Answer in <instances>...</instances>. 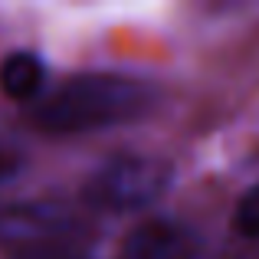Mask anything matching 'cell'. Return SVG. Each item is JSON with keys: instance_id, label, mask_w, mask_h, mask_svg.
I'll use <instances>...</instances> for the list:
<instances>
[{"instance_id": "6", "label": "cell", "mask_w": 259, "mask_h": 259, "mask_svg": "<svg viewBox=\"0 0 259 259\" xmlns=\"http://www.w3.org/2000/svg\"><path fill=\"white\" fill-rule=\"evenodd\" d=\"M233 227L240 236H249V240H259V184L246 190L236 203V213H233Z\"/></svg>"}, {"instance_id": "4", "label": "cell", "mask_w": 259, "mask_h": 259, "mask_svg": "<svg viewBox=\"0 0 259 259\" xmlns=\"http://www.w3.org/2000/svg\"><path fill=\"white\" fill-rule=\"evenodd\" d=\"M118 259H200V240L187 223L151 217L125 236Z\"/></svg>"}, {"instance_id": "3", "label": "cell", "mask_w": 259, "mask_h": 259, "mask_svg": "<svg viewBox=\"0 0 259 259\" xmlns=\"http://www.w3.org/2000/svg\"><path fill=\"white\" fill-rule=\"evenodd\" d=\"M4 240L10 259H89L76 223L56 210H23L7 217Z\"/></svg>"}, {"instance_id": "5", "label": "cell", "mask_w": 259, "mask_h": 259, "mask_svg": "<svg viewBox=\"0 0 259 259\" xmlns=\"http://www.w3.org/2000/svg\"><path fill=\"white\" fill-rule=\"evenodd\" d=\"M46 85V66L36 53L17 50L0 63V92L13 102H30Z\"/></svg>"}, {"instance_id": "7", "label": "cell", "mask_w": 259, "mask_h": 259, "mask_svg": "<svg viewBox=\"0 0 259 259\" xmlns=\"http://www.w3.org/2000/svg\"><path fill=\"white\" fill-rule=\"evenodd\" d=\"M17 167H20L17 154L7 151V148H0V184H4L7 177H13V171H17Z\"/></svg>"}, {"instance_id": "1", "label": "cell", "mask_w": 259, "mask_h": 259, "mask_svg": "<svg viewBox=\"0 0 259 259\" xmlns=\"http://www.w3.org/2000/svg\"><path fill=\"white\" fill-rule=\"evenodd\" d=\"M151 108L154 89L148 82L115 72H85L43 95L33 108V125L46 135H89L138 121Z\"/></svg>"}, {"instance_id": "2", "label": "cell", "mask_w": 259, "mask_h": 259, "mask_svg": "<svg viewBox=\"0 0 259 259\" xmlns=\"http://www.w3.org/2000/svg\"><path fill=\"white\" fill-rule=\"evenodd\" d=\"M167 184H171V167L164 161L121 154L89 177L85 200L108 213H132V210H145L154 200H161Z\"/></svg>"}]
</instances>
